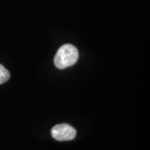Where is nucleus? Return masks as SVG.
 I'll list each match as a JSON object with an SVG mask.
<instances>
[{"instance_id":"obj_2","label":"nucleus","mask_w":150,"mask_h":150,"mask_svg":"<svg viewBox=\"0 0 150 150\" xmlns=\"http://www.w3.org/2000/svg\"><path fill=\"white\" fill-rule=\"evenodd\" d=\"M53 138L58 141H69L76 136V130L69 124L60 123L55 125L51 130Z\"/></svg>"},{"instance_id":"obj_3","label":"nucleus","mask_w":150,"mask_h":150,"mask_svg":"<svg viewBox=\"0 0 150 150\" xmlns=\"http://www.w3.org/2000/svg\"><path fill=\"white\" fill-rule=\"evenodd\" d=\"M10 74L3 65L0 64V84L5 83L9 79Z\"/></svg>"},{"instance_id":"obj_1","label":"nucleus","mask_w":150,"mask_h":150,"mask_svg":"<svg viewBox=\"0 0 150 150\" xmlns=\"http://www.w3.org/2000/svg\"><path fill=\"white\" fill-rule=\"evenodd\" d=\"M79 51L74 45L65 44L59 48L54 58V64L58 69H66L76 64Z\"/></svg>"}]
</instances>
